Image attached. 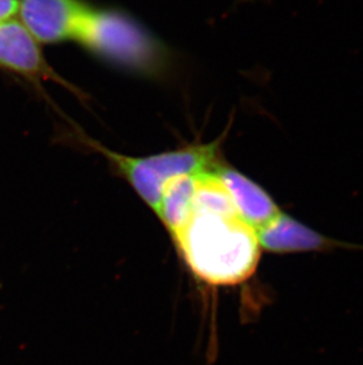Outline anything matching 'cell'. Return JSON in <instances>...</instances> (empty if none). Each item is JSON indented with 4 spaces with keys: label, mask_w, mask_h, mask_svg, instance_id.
Wrapping results in <instances>:
<instances>
[{
    "label": "cell",
    "mask_w": 363,
    "mask_h": 365,
    "mask_svg": "<svg viewBox=\"0 0 363 365\" xmlns=\"http://www.w3.org/2000/svg\"><path fill=\"white\" fill-rule=\"evenodd\" d=\"M194 210H206L226 217L238 215L226 186L217 175L216 170L202 173L196 176Z\"/></svg>",
    "instance_id": "obj_9"
},
{
    "label": "cell",
    "mask_w": 363,
    "mask_h": 365,
    "mask_svg": "<svg viewBox=\"0 0 363 365\" xmlns=\"http://www.w3.org/2000/svg\"><path fill=\"white\" fill-rule=\"evenodd\" d=\"M18 14V0H0V21L14 18Z\"/></svg>",
    "instance_id": "obj_10"
},
{
    "label": "cell",
    "mask_w": 363,
    "mask_h": 365,
    "mask_svg": "<svg viewBox=\"0 0 363 365\" xmlns=\"http://www.w3.org/2000/svg\"><path fill=\"white\" fill-rule=\"evenodd\" d=\"M196 176H176L163 187L157 214L172 237L186 224L194 210Z\"/></svg>",
    "instance_id": "obj_8"
},
{
    "label": "cell",
    "mask_w": 363,
    "mask_h": 365,
    "mask_svg": "<svg viewBox=\"0 0 363 365\" xmlns=\"http://www.w3.org/2000/svg\"><path fill=\"white\" fill-rule=\"evenodd\" d=\"M256 235L260 246L278 253L309 251L325 245L321 235L282 214L256 231Z\"/></svg>",
    "instance_id": "obj_6"
},
{
    "label": "cell",
    "mask_w": 363,
    "mask_h": 365,
    "mask_svg": "<svg viewBox=\"0 0 363 365\" xmlns=\"http://www.w3.org/2000/svg\"><path fill=\"white\" fill-rule=\"evenodd\" d=\"M174 239L191 272L213 285L242 283L260 259L256 231L238 215L194 210Z\"/></svg>",
    "instance_id": "obj_1"
},
{
    "label": "cell",
    "mask_w": 363,
    "mask_h": 365,
    "mask_svg": "<svg viewBox=\"0 0 363 365\" xmlns=\"http://www.w3.org/2000/svg\"><path fill=\"white\" fill-rule=\"evenodd\" d=\"M97 152L102 153L104 156L115 165L118 170L123 174L124 178L131 183L140 197L157 213L161 203L162 193L164 183L157 179L154 172L149 168L145 163L144 158H130V156L120 155L117 153L111 152L104 148L96 142H88Z\"/></svg>",
    "instance_id": "obj_7"
},
{
    "label": "cell",
    "mask_w": 363,
    "mask_h": 365,
    "mask_svg": "<svg viewBox=\"0 0 363 365\" xmlns=\"http://www.w3.org/2000/svg\"><path fill=\"white\" fill-rule=\"evenodd\" d=\"M216 173L226 186L237 213L255 231H258L281 214L271 197L241 173L221 165Z\"/></svg>",
    "instance_id": "obj_5"
},
{
    "label": "cell",
    "mask_w": 363,
    "mask_h": 365,
    "mask_svg": "<svg viewBox=\"0 0 363 365\" xmlns=\"http://www.w3.org/2000/svg\"><path fill=\"white\" fill-rule=\"evenodd\" d=\"M75 41L117 66L140 73L161 69V45L132 18L117 11L89 9Z\"/></svg>",
    "instance_id": "obj_2"
},
{
    "label": "cell",
    "mask_w": 363,
    "mask_h": 365,
    "mask_svg": "<svg viewBox=\"0 0 363 365\" xmlns=\"http://www.w3.org/2000/svg\"><path fill=\"white\" fill-rule=\"evenodd\" d=\"M0 68L33 82L63 83L45 61L35 37L14 18L0 21Z\"/></svg>",
    "instance_id": "obj_4"
},
{
    "label": "cell",
    "mask_w": 363,
    "mask_h": 365,
    "mask_svg": "<svg viewBox=\"0 0 363 365\" xmlns=\"http://www.w3.org/2000/svg\"><path fill=\"white\" fill-rule=\"evenodd\" d=\"M89 7L79 0H21V23L45 44L75 39Z\"/></svg>",
    "instance_id": "obj_3"
}]
</instances>
